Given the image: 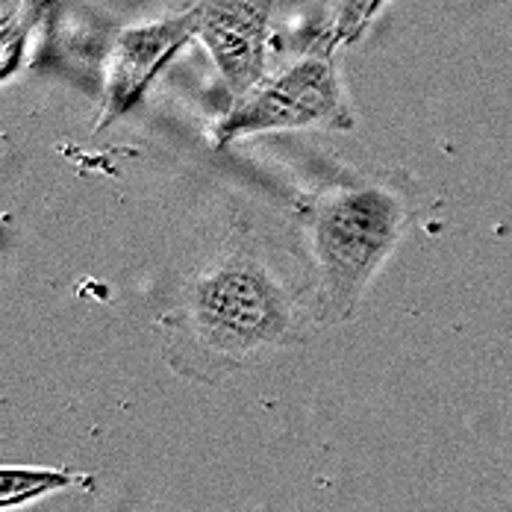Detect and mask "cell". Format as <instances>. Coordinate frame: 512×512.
<instances>
[{"label":"cell","mask_w":512,"mask_h":512,"mask_svg":"<svg viewBox=\"0 0 512 512\" xmlns=\"http://www.w3.org/2000/svg\"><path fill=\"white\" fill-rule=\"evenodd\" d=\"M274 3L277 0H192L186 6L195 18V39L209 51L233 101L248 95L268 74Z\"/></svg>","instance_id":"cell-4"},{"label":"cell","mask_w":512,"mask_h":512,"mask_svg":"<svg viewBox=\"0 0 512 512\" xmlns=\"http://www.w3.org/2000/svg\"><path fill=\"white\" fill-rule=\"evenodd\" d=\"M307 318L312 301L292 286L283 254L239 230L165 315V357L180 374L215 383L301 342Z\"/></svg>","instance_id":"cell-1"},{"label":"cell","mask_w":512,"mask_h":512,"mask_svg":"<svg viewBox=\"0 0 512 512\" xmlns=\"http://www.w3.org/2000/svg\"><path fill=\"white\" fill-rule=\"evenodd\" d=\"M192 39H195V18L189 9L118 30L106 59L98 130H106L112 121H118L142 101L156 74Z\"/></svg>","instance_id":"cell-5"},{"label":"cell","mask_w":512,"mask_h":512,"mask_svg":"<svg viewBox=\"0 0 512 512\" xmlns=\"http://www.w3.org/2000/svg\"><path fill=\"white\" fill-rule=\"evenodd\" d=\"M418 212L404 171H348L327 180L301 209L309 301L321 324L354 318L371 280L395 254Z\"/></svg>","instance_id":"cell-2"},{"label":"cell","mask_w":512,"mask_h":512,"mask_svg":"<svg viewBox=\"0 0 512 512\" xmlns=\"http://www.w3.org/2000/svg\"><path fill=\"white\" fill-rule=\"evenodd\" d=\"M354 124L357 118L345 95L336 53L312 48L268 71L248 95L230 103V109L212 124V142L215 148H227L265 133H348Z\"/></svg>","instance_id":"cell-3"},{"label":"cell","mask_w":512,"mask_h":512,"mask_svg":"<svg viewBox=\"0 0 512 512\" xmlns=\"http://www.w3.org/2000/svg\"><path fill=\"white\" fill-rule=\"evenodd\" d=\"M386 3L389 0H327V12L315 36V48L336 53L362 42Z\"/></svg>","instance_id":"cell-6"},{"label":"cell","mask_w":512,"mask_h":512,"mask_svg":"<svg viewBox=\"0 0 512 512\" xmlns=\"http://www.w3.org/2000/svg\"><path fill=\"white\" fill-rule=\"evenodd\" d=\"M77 477L65 468H3L0 471V510L9 512L15 507H27L45 495L62 492L74 486Z\"/></svg>","instance_id":"cell-7"}]
</instances>
